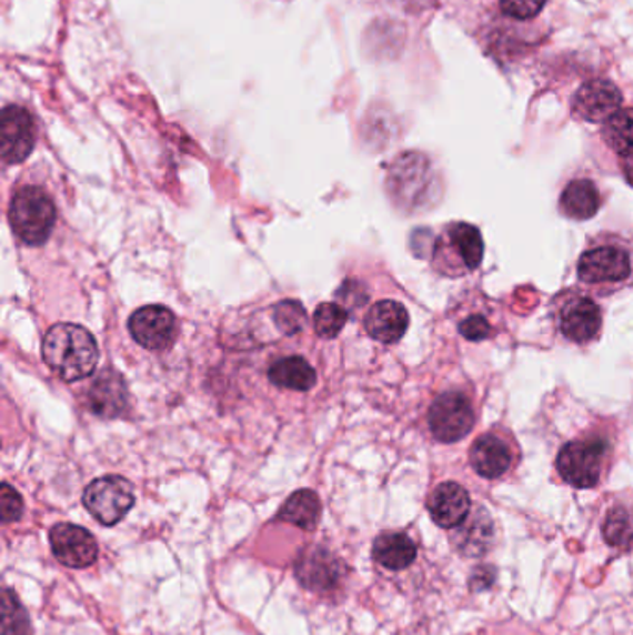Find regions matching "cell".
Wrapping results in <instances>:
<instances>
[{
	"label": "cell",
	"mask_w": 633,
	"mask_h": 635,
	"mask_svg": "<svg viewBox=\"0 0 633 635\" xmlns=\"http://www.w3.org/2000/svg\"><path fill=\"white\" fill-rule=\"evenodd\" d=\"M409 327V312L402 303L378 301L364 318V330L373 341L396 344Z\"/></svg>",
	"instance_id": "cell-16"
},
{
	"label": "cell",
	"mask_w": 633,
	"mask_h": 635,
	"mask_svg": "<svg viewBox=\"0 0 633 635\" xmlns=\"http://www.w3.org/2000/svg\"><path fill=\"white\" fill-rule=\"evenodd\" d=\"M485 253L480 229L470 223H450L436 239L433 266L450 278H461L480 268Z\"/></svg>",
	"instance_id": "cell-2"
},
{
	"label": "cell",
	"mask_w": 633,
	"mask_h": 635,
	"mask_svg": "<svg viewBox=\"0 0 633 635\" xmlns=\"http://www.w3.org/2000/svg\"><path fill=\"white\" fill-rule=\"evenodd\" d=\"M295 576L305 589L328 593L344 578V562L323 546H309L295 562Z\"/></svg>",
	"instance_id": "cell-10"
},
{
	"label": "cell",
	"mask_w": 633,
	"mask_h": 635,
	"mask_svg": "<svg viewBox=\"0 0 633 635\" xmlns=\"http://www.w3.org/2000/svg\"><path fill=\"white\" fill-rule=\"evenodd\" d=\"M49 540H51L52 554L66 567H90L99 556L96 537L86 527L63 522L52 527Z\"/></svg>",
	"instance_id": "cell-11"
},
{
	"label": "cell",
	"mask_w": 633,
	"mask_h": 635,
	"mask_svg": "<svg viewBox=\"0 0 633 635\" xmlns=\"http://www.w3.org/2000/svg\"><path fill=\"white\" fill-rule=\"evenodd\" d=\"M24 504L21 494L12 487L4 483L2 488H0V515H2V522H16L23 515Z\"/></svg>",
	"instance_id": "cell-29"
},
{
	"label": "cell",
	"mask_w": 633,
	"mask_h": 635,
	"mask_svg": "<svg viewBox=\"0 0 633 635\" xmlns=\"http://www.w3.org/2000/svg\"><path fill=\"white\" fill-rule=\"evenodd\" d=\"M270 381L273 385L290 391H311L316 385V372L303 357H284L270 366Z\"/></svg>",
	"instance_id": "cell-21"
},
{
	"label": "cell",
	"mask_w": 633,
	"mask_h": 635,
	"mask_svg": "<svg viewBox=\"0 0 633 635\" xmlns=\"http://www.w3.org/2000/svg\"><path fill=\"white\" fill-rule=\"evenodd\" d=\"M36 143L32 115L21 107H7L0 120V154L7 164L29 159Z\"/></svg>",
	"instance_id": "cell-12"
},
{
	"label": "cell",
	"mask_w": 633,
	"mask_h": 635,
	"mask_svg": "<svg viewBox=\"0 0 633 635\" xmlns=\"http://www.w3.org/2000/svg\"><path fill=\"white\" fill-rule=\"evenodd\" d=\"M348 322V311L339 303H322L314 312V330L322 339H336Z\"/></svg>",
	"instance_id": "cell-25"
},
{
	"label": "cell",
	"mask_w": 633,
	"mask_h": 635,
	"mask_svg": "<svg viewBox=\"0 0 633 635\" xmlns=\"http://www.w3.org/2000/svg\"><path fill=\"white\" fill-rule=\"evenodd\" d=\"M134 500V487L121 476L99 477L86 487L82 496L86 510L102 526H113L123 521L124 515L132 510Z\"/></svg>",
	"instance_id": "cell-5"
},
{
	"label": "cell",
	"mask_w": 633,
	"mask_h": 635,
	"mask_svg": "<svg viewBox=\"0 0 633 635\" xmlns=\"http://www.w3.org/2000/svg\"><path fill=\"white\" fill-rule=\"evenodd\" d=\"M600 204H602V199H600L599 188L587 179L572 181L565 188V192L561 193V212L577 222L593 218L599 212Z\"/></svg>",
	"instance_id": "cell-20"
},
{
	"label": "cell",
	"mask_w": 633,
	"mask_h": 635,
	"mask_svg": "<svg viewBox=\"0 0 633 635\" xmlns=\"http://www.w3.org/2000/svg\"><path fill=\"white\" fill-rule=\"evenodd\" d=\"M607 444L602 439H580L561 448L555 466L560 476L576 488L599 485Z\"/></svg>",
	"instance_id": "cell-4"
},
{
	"label": "cell",
	"mask_w": 633,
	"mask_h": 635,
	"mask_svg": "<svg viewBox=\"0 0 633 635\" xmlns=\"http://www.w3.org/2000/svg\"><path fill=\"white\" fill-rule=\"evenodd\" d=\"M10 225L21 242L46 244L57 223V209L41 188H21L10 203Z\"/></svg>",
	"instance_id": "cell-3"
},
{
	"label": "cell",
	"mask_w": 633,
	"mask_h": 635,
	"mask_svg": "<svg viewBox=\"0 0 633 635\" xmlns=\"http://www.w3.org/2000/svg\"><path fill=\"white\" fill-rule=\"evenodd\" d=\"M305 320V309L300 301H281L273 309V322L278 325V330L287 336L298 335L303 330Z\"/></svg>",
	"instance_id": "cell-27"
},
{
	"label": "cell",
	"mask_w": 633,
	"mask_h": 635,
	"mask_svg": "<svg viewBox=\"0 0 633 635\" xmlns=\"http://www.w3.org/2000/svg\"><path fill=\"white\" fill-rule=\"evenodd\" d=\"M602 138L611 151L624 159H633V109H621L604 121Z\"/></svg>",
	"instance_id": "cell-23"
},
{
	"label": "cell",
	"mask_w": 633,
	"mask_h": 635,
	"mask_svg": "<svg viewBox=\"0 0 633 635\" xmlns=\"http://www.w3.org/2000/svg\"><path fill=\"white\" fill-rule=\"evenodd\" d=\"M494 527H492L491 516L483 507L470 511L466 521L458 526V532L453 535V545L463 556L480 557L489 552Z\"/></svg>",
	"instance_id": "cell-18"
},
{
	"label": "cell",
	"mask_w": 633,
	"mask_h": 635,
	"mask_svg": "<svg viewBox=\"0 0 633 635\" xmlns=\"http://www.w3.org/2000/svg\"><path fill=\"white\" fill-rule=\"evenodd\" d=\"M428 510L436 526L452 530L466 521L472 510V502H470L469 493L459 483L446 482L441 483L431 493Z\"/></svg>",
	"instance_id": "cell-15"
},
{
	"label": "cell",
	"mask_w": 633,
	"mask_h": 635,
	"mask_svg": "<svg viewBox=\"0 0 633 635\" xmlns=\"http://www.w3.org/2000/svg\"><path fill=\"white\" fill-rule=\"evenodd\" d=\"M322 515V504L316 493H312L309 488H301L298 493L292 494L284 502L283 510L279 511V518L290 522L294 526L312 532L320 522Z\"/></svg>",
	"instance_id": "cell-22"
},
{
	"label": "cell",
	"mask_w": 633,
	"mask_h": 635,
	"mask_svg": "<svg viewBox=\"0 0 633 635\" xmlns=\"http://www.w3.org/2000/svg\"><path fill=\"white\" fill-rule=\"evenodd\" d=\"M622 93L611 80H589L572 99V112L577 120L602 123L621 110Z\"/></svg>",
	"instance_id": "cell-13"
},
{
	"label": "cell",
	"mask_w": 633,
	"mask_h": 635,
	"mask_svg": "<svg viewBox=\"0 0 633 635\" xmlns=\"http://www.w3.org/2000/svg\"><path fill=\"white\" fill-rule=\"evenodd\" d=\"M470 465L481 477L498 480L513 465V446L496 432L485 433L470 448Z\"/></svg>",
	"instance_id": "cell-14"
},
{
	"label": "cell",
	"mask_w": 633,
	"mask_h": 635,
	"mask_svg": "<svg viewBox=\"0 0 633 635\" xmlns=\"http://www.w3.org/2000/svg\"><path fill=\"white\" fill-rule=\"evenodd\" d=\"M544 4L546 0H500L502 12L519 21L537 18L543 12Z\"/></svg>",
	"instance_id": "cell-28"
},
{
	"label": "cell",
	"mask_w": 633,
	"mask_h": 635,
	"mask_svg": "<svg viewBox=\"0 0 633 635\" xmlns=\"http://www.w3.org/2000/svg\"><path fill=\"white\" fill-rule=\"evenodd\" d=\"M88 402L93 413L102 419H118L123 414L129 403V391L123 377L113 370H102L99 377L93 381L88 394Z\"/></svg>",
	"instance_id": "cell-17"
},
{
	"label": "cell",
	"mask_w": 633,
	"mask_h": 635,
	"mask_svg": "<svg viewBox=\"0 0 633 635\" xmlns=\"http://www.w3.org/2000/svg\"><path fill=\"white\" fill-rule=\"evenodd\" d=\"M29 629V617H27V612L21 606L18 596L13 595V591H4V595H2V635H27Z\"/></svg>",
	"instance_id": "cell-26"
},
{
	"label": "cell",
	"mask_w": 633,
	"mask_h": 635,
	"mask_svg": "<svg viewBox=\"0 0 633 635\" xmlns=\"http://www.w3.org/2000/svg\"><path fill=\"white\" fill-rule=\"evenodd\" d=\"M632 275V261L621 245L600 244L589 248L577 262V278L593 286L621 284Z\"/></svg>",
	"instance_id": "cell-8"
},
{
	"label": "cell",
	"mask_w": 633,
	"mask_h": 635,
	"mask_svg": "<svg viewBox=\"0 0 633 635\" xmlns=\"http://www.w3.org/2000/svg\"><path fill=\"white\" fill-rule=\"evenodd\" d=\"M604 537L611 546H627L633 543V511L615 507L604 524Z\"/></svg>",
	"instance_id": "cell-24"
},
{
	"label": "cell",
	"mask_w": 633,
	"mask_h": 635,
	"mask_svg": "<svg viewBox=\"0 0 633 635\" xmlns=\"http://www.w3.org/2000/svg\"><path fill=\"white\" fill-rule=\"evenodd\" d=\"M372 554L373 560L381 567L402 571L416 560V545L409 535L400 534V532H386V534L379 535L373 543Z\"/></svg>",
	"instance_id": "cell-19"
},
{
	"label": "cell",
	"mask_w": 633,
	"mask_h": 635,
	"mask_svg": "<svg viewBox=\"0 0 633 635\" xmlns=\"http://www.w3.org/2000/svg\"><path fill=\"white\" fill-rule=\"evenodd\" d=\"M129 331L140 346L160 352L168 350L177 341L179 325L170 309L162 305H148L138 309L129 320Z\"/></svg>",
	"instance_id": "cell-9"
},
{
	"label": "cell",
	"mask_w": 633,
	"mask_h": 635,
	"mask_svg": "<svg viewBox=\"0 0 633 635\" xmlns=\"http://www.w3.org/2000/svg\"><path fill=\"white\" fill-rule=\"evenodd\" d=\"M43 361L66 381L90 377L99 363V346L90 331L77 324H57L43 339Z\"/></svg>",
	"instance_id": "cell-1"
},
{
	"label": "cell",
	"mask_w": 633,
	"mask_h": 635,
	"mask_svg": "<svg viewBox=\"0 0 633 635\" xmlns=\"http://www.w3.org/2000/svg\"><path fill=\"white\" fill-rule=\"evenodd\" d=\"M555 325L566 341L589 344L602 330V311L587 295L569 292L555 301Z\"/></svg>",
	"instance_id": "cell-6"
},
{
	"label": "cell",
	"mask_w": 633,
	"mask_h": 635,
	"mask_svg": "<svg viewBox=\"0 0 633 635\" xmlns=\"http://www.w3.org/2000/svg\"><path fill=\"white\" fill-rule=\"evenodd\" d=\"M459 333L470 342H481L492 335V325L483 314H470L459 324Z\"/></svg>",
	"instance_id": "cell-30"
},
{
	"label": "cell",
	"mask_w": 633,
	"mask_h": 635,
	"mask_svg": "<svg viewBox=\"0 0 633 635\" xmlns=\"http://www.w3.org/2000/svg\"><path fill=\"white\" fill-rule=\"evenodd\" d=\"M430 430L441 443H458L474 427V407L463 392H444L431 403Z\"/></svg>",
	"instance_id": "cell-7"
}]
</instances>
